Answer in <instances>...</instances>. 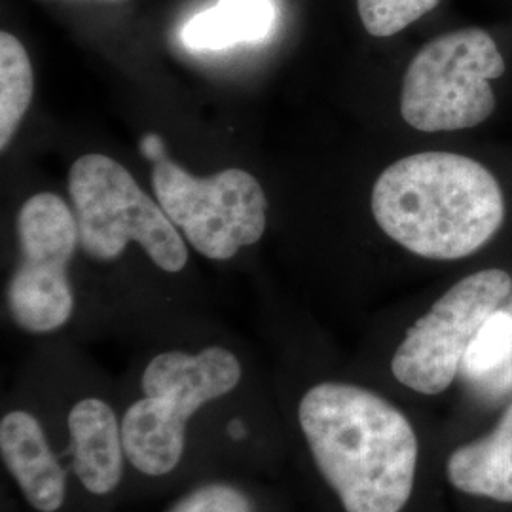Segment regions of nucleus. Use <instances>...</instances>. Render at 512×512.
Listing matches in <instances>:
<instances>
[{"instance_id": "1", "label": "nucleus", "mask_w": 512, "mask_h": 512, "mask_svg": "<svg viewBox=\"0 0 512 512\" xmlns=\"http://www.w3.org/2000/svg\"><path fill=\"white\" fill-rule=\"evenodd\" d=\"M289 456L302 459L342 512H404L420 475V437L376 389L323 378L279 401Z\"/></svg>"}, {"instance_id": "2", "label": "nucleus", "mask_w": 512, "mask_h": 512, "mask_svg": "<svg viewBox=\"0 0 512 512\" xmlns=\"http://www.w3.org/2000/svg\"><path fill=\"white\" fill-rule=\"evenodd\" d=\"M247 389V372L234 349H164L118 395L129 463V490L164 492L188 482L192 433L203 414Z\"/></svg>"}, {"instance_id": "3", "label": "nucleus", "mask_w": 512, "mask_h": 512, "mask_svg": "<svg viewBox=\"0 0 512 512\" xmlns=\"http://www.w3.org/2000/svg\"><path fill=\"white\" fill-rule=\"evenodd\" d=\"M372 215L406 251L459 260L499 232L505 198L494 173L473 158L421 152L397 160L378 177Z\"/></svg>"}, {"instance_id": "4", "label": "nucleus", "mask_w": 512, "mask_h": 512, "mask_svg": "<svg viewBox=\"0 0 512 512\" xmlns=\"http://www.w3.org/2000/svg\"><path fill=\"white\" fill-rule=\"evenodd\" d=\"M69 196L80 247L93 260H116L129 243H139L167 274L186 268L188 249L179 230L120 162L105 154L78 158L69 173Z\"/></svg>"}, {"instance_id": "5", "label": "nucleus", "mask_w": 512, "mask_h": 512, "mask_svg": "<svg viewBox=\"0 0 512 512\" xmlns=\"http://www.w3.org/2000/svg\"><path fill=\"white\" fill-rule=\"evenodd\" d=\"M141 154L152 162L160 207L200 255L224 262L264 236L268 202L249 171L224 169L213 177H194L169 160L158 133L141 139Z\"/></svg>"}, {"instance_id": "6", "label": "nucleus", "mask_w": 512, "mask_h": 512, "mask_svg": "<svg viewBox=\"0 0 512 512\" xmlns=\"http://www.w3.org/2000/svg\"><path fill=\"white\" fill-rule=\"evenodd\" d=\"M503 73L505 59L484 29L469 27L433 38L404 73L403 120L425 133L476 128L494 112L490 82Z\"/></svg>"}, {"instance_id": "7", "label": "nucleus", "mask_w": 512, "mask_h": 512, "mask_svg": "<svg viewBox=\"0 0 512 512\" xmlns=\"http://www.w3.org/2000/svg\"><path fill=\"white\" fill-rule=\"evenodd\" d=\"M19 262L6 285V308L27 334H54L73 319L71 262L80 247L78 222L67 202L40 192L18 213Z\"/></svg>"}, {"instance_id": "8", "label": "nucleus", "mask_w": 512, "mask_h": 512, "mask_svg": "<svg viewBox=\"0 0 512 512\" xmlns=\"http://www.w3.org/2000/svg\"><path fill=\"white\" fill-rule=\"evenodd\" d=\"M511 289V275L495 268L463 277L448 289L395 349L389 370L397 384L423 397L444 393L458 378L478 330Z\"/></svg>"}, {"instance_id": "9", "label": "nucleus", "mask_w": 512, "mask_h": 512, "mask_svg": "<svg viewBox=\"0 0 512 512\" xmlns=\"http://www.w3.org/2000/svg\"><path fill=\"white\" fill-rule=\"evenodd\" d=\"M73 475L80 512H112L129 494V463L116 393L82 387L44 399Z\"/></svg>"}, {"instance_id": "10", "label": "nucleus", "mask_w": 512, "mask_h": 512, "mask_svg": "<svg viewBox=\"0 0 512 512\" xmlns=\"http://www.w3.org/2000/svg\"><path fill=\"white\" fill-rule=\"evenodd\" d=\"M243 389L207 410L192 433L188 482L211 475L272 473L289 456L277 403Z\"/></svg>"}, {"instance_id": "11", "label": "nucleus", "mask_w": 512, "mask_h": 512, "mask_svg": "<svg viewBox=\"0 0 512 512\" xmlns=\"http://www.w3.org/2000/svg\"><path fill=\"white\" fill-rule=\"evenodd\" d=\"M0 459L31 511L80 512L73 475L44 399L2 403Z\"/></svg>"}, {"instance_id": "12", "label": "nucleus", "mask_w": 512, "mask_h": 512, "mask_svg": "<svg viewBox=\"0 0 512 512\" xmlns=\"http://www.w3.org/2000/svg\"><path fill=\"white\" fill-rule=\"evenodd\" d=\"M446 478L461 494L512 503V403L490 435L450 454Z\"/></svg>"}, {"instance_id": "13", "label": "nucleus", "mask_w": 512, "mask_h": 512, "mask_svg": "<svg viewBox=\"0 0 512 512\" xmlns=\"http://www.w3.org/2000/svg\"><path fill=\"white\" fill-rule=\"evenodd\" d=\"M274 0H219L184 25V46L194 52H220L238 44L262 42L274 29Z\"/></svg>"}, {"instance_id": "14", "label": "nucleus", "mask_w": 512, "mask_h": 512, "mask_svg": "<svg viewBox=\"0 0 512 512\" xmlns=\"http://www.w3.org/2000/svg\"><path fill=\"white\" fill-rule=\"evenodd\" d=\"M165 512H279L266 492L239 475H211L186 484Z\"/></svg>"}, {"instance_id": "15", "label": "nucleus", "mask_w": 512, "mask_h": 512, "mask_svg": "<svg viewBox=\"0 0 512 512\" xmlns=\"http://www.w3.org/2000/svg\"><path fill=\"white\" fill-rule=\"evenodd\" d=\"M35 93V74L25 46L10 33L0 35V150L6 152Z\"/></svg>"}, {"instance_id": "16", "label": "nucleus", "mask_w": 512, "mask_h": 512, "mask_svg": "<svg viewBox=\"0 0 512 512\" xmlns=\"http://www.w3.org/2000/svg\"><path fill=\"white\" fill-rule=\"evenodd\" d=\"M461 372L476 382H507L512 376V315L495 311L467 349Z\"/></svg>"}, {"instance_id": "17", "label": "nucleus", "mask_w": 512, "mask_h": 512, "mask_svg": "<svg viewBox=\"0 0 512 512\" xmlns=\"http://www.w3.org/2000/svg\"><path fill=\"white\" fill-rule=\"evenodd\" d=\"M440 0H357L366 33L387 38L401 33L414 21L439 6Z\"/></svg>"}]
</instances>
